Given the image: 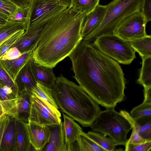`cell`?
I'll return each mask as SVG.
<instances>
[{
  "label": "cell",
  "instance_id": "obj_1",
  "mask_svg": "<svg viewBox=\"0 0 151 151\" xmlns=\"http://www.w3.org/2000/svg\"><path fill=\"white\" fill-rule=\"evenodd\" d=\"M79 85L99 104L114 108L125 98L124 74L118 63L93 42L81 40L68 56Z\"/></svg>",
  "mask_w": 151,
  "mask_h": 151
},
{
  "label": "cell",
  "instance_id": "obj_2",
  "mask_svg": "<svg viewBox=\"0 0 151 151\" xmlns=\"http://www.w3.org/2000/svg\"><path fill=\"white\" fill-rule=\"evenodd\" d=\"M84 15L72 5L63 9L49 22L33 51L35 63L53 68L68 56L82 40Z\"/></svg>",
  "mask_w": 151,
  "mask_h": 151
},
{
  "label": "cell",
  "instance_id": "obj_3",
  "mask_svg": "<svg viewBox=\"0 0 151 151\" xmlns=\"http://www.w3.org/2000/svg\"><path fill=\"white\" fill-rule=\"evenodd\" d=\"M52 90L59 109L83 127H90L101 111L79 85L62 74L57 77Z\"/></svg>",
  "mask_w": 151,
  "mask_h": 151
},
{
  "label": "cell",
  "instance_id": "obj_4",
  "mask_svg": "<svg viewBox=\"0 0 151 151\" xmlns=\"http://www.w3.org/2000/svg\"><path fill=\"white\" fill-rule=\"evenodd\" d=\"M142 0H113L106 5L104 18L98 27L84 37V41L93 42L98 36L113 34L118 25L129 16L140 11Z\"/></svg>",
  "mask_w": 151,
  "mask_h": 151
},
{
  "label": "cell",
  "instance_id": "obj_5",
  "mask_svg": "<svg viewBox=\"0 0 151 151\" xmlns=\"http://www.w3.org/2000/svg\"><path fill=\"white\" fill-rule=\"evenodd\" d=\"M92 131L108 136L118 145H125L127 135L132 126L128 120L114 108L101 111L91 126Z\"/></svg>",
  "mask_w": 151,
  "mask_h": 151
},
{
  "label": "cell",
  "instance_id": "obj_6",
  "mask_svg": "<svg viewBox=\"0 0 151 151\" xmlns=\"http://www.w3.org/2000/svg\"><path fill=\"white\" fill-rule=\"evenodd\" d=\"M103 53L118 63L128 65L135 58V51L129 42L114 34L103 35L93 42Z\"/></svg>",
  "mask_w": 151,
  "mask_h": 151
},
{
  "label": "cell",
  "instance_id": "obj_7",
  "mask_svg": "<svg viewBox=\"0 0 151 151\" xmlns=\"http://www.w3.org/2000/svg\"><path fill=\"white\" fill-rule=\"evenodd\" d=\"M60 11L59 8H55L35 20L30 22L27 20L24 32L9 48L16 47L22 54L34 50L46 25Z\"/></svg>",
  "mask_w": 151,
  "mask_h": 151
},
{
  "label": "cell",
  "instance_id": "obj_8",
  "mask_svg": "<svg viewBox=\"0 0 151 151\" xmlns=\"http://www.w3.org/2000/svg\"><path fill=\"white\" fill-rule=\"evenodd\" d=\"M147 22L140 11L132 13L117 26L113 34L129 41L147 35L145 31Z\"/></svg>",
  "mask_w": 151,
  "mask_h": 151
},
{
  "label": "cell",
  "instance_id": "obj_9",
  "mask_svg": "<svg viewBox=\"0 0 151 151\" xmlns=\"http://www.w3.org/2000/svg\"><path fill=\"white\" fill-rule=\"evenodd\" d=\"M32 104L28 122L52 127L61 122L60 117L51 110L39 98L32 93Z\"/></svg>",
  "mask_w": 151,
  "mask_h": 151
},
{
  "label": "cell",
  "instance_id": "obj_10",
  "mask_svg": "<svg viewBox=\"0 0 151 151\" xmlns=\"http://www.w3.org/2000/svg\"><path fill=\"white\" fill-rule=\"evenodd\" d=\"M27 127L30 143L36 151H42L50 139V127L27 122Z\"/></svg>",
  "mask_w": 151,
  "mask_h": 151
},
{
  "label": "cell",
  "instance_id": "obj_11",
  "mask_svg": "<svg viewBox=\"0 0 151 151\" xmlns=\"http://www.w3.org/2000/svg\"><path fill=\"white\" fill-rule=\"evenodd\" d=\"M107 6L99 4L92 12L84 15L81 30L82 39L95 29L103 21Z\"/></svg>",
  "mask_w": 151,
  "mask_h": 151
},
{
  "label": "cell",
  "instance_id": "obj_12",
  "mask_svg": "<svg viewBox=\"0 0 151 151\" xmlns=\"http://www.w3.org/2000/svg\"><path fill=\"white\" fill-rule=\"evenodd\" d=\"M19 95L11 87L0 83V102L4 114L15 118Z\"/></svg>",
  "mask_w": 151,
  "mask_h": 151
},
{
  "label": "cell",
  "instance_id": "obj_13",
  "mask_svg": "<svg viewBox=\"0 0 151 151\" xmlns=\"http://www.w3.org/2000/svg\"><path fill=\"white\" fill-rule=\"evenodd\" d=\"M32 59L20 70L14 81L19 95L26 91L31 92L36 86L37 82L34 78L31 66Z\"/></svg>",
  "mask_w": 151,
  "mask_h": 151
},
{
  "label": "cell",
  "instance_id": "obj_14",
  "mask_svg": "<svg viewBox=\"0 0 151 151\" xmlns=\"http://www.w3.org/2000/svg\"><path fill=\"white\" fill-rule=\"evenodd\" d=\"M31 66L36 81L52 88L57 78L53 69L40 65L34 62L32 59Z\"/></svg>",
  "mask_w": 151,
  "mask_h": 151
},
{
  "label": "cell",
  "instance_id": "obj_15",
  "mask_svg": "<svg viewBox=\"0 0 151 151\" xmlns=\"http://www.w3.org/2000/svg\"><path fill=\"white\" fill-rule=\"evenodd\" d=\"M50 127L51 133L50 139L42 151H67L63 122Z\"/></svg>",
  "mask_w": 151,
  "mask_h": 151
},
{
  "label": "cell",
  "instance_id": "obj_16",
  "mask_svg": "<svg viewBox=\"0 0 151 151\" xmlns=\"http://www.w3.org/2000/svg\"><path fill=\"white\" fill-rule=\"evenodd\" d=\"M33 51V50H31L24 53L16 59L0 60L3 68L14 82L20 70L32 59Z\"/></svg>",
  "mask_w": 151,
  "mask_h": 151
},
{
  "label": "cell",
  "instance_id": "obj_17",
  "mask_svg": "<svg viewBox=\"0 0 151 151\" xmlns=\"http://www.w3.org/2000/svg\"><path fill=\"white\" fill-rule=\"evenodd\" d=\"M63 3L58 0H31L30 21L40 17Z\"/></svg>",
  "mask_w": 151,
  "mask_h": 151
},
{
  "label": "cell",
  "instance_id": "obj_18",
  "mask_svg": "<svg viewBox=\"0 0 151 151\" xmlns=\"http://www.w3.org/2000/svg\"><path fill=\"white\" fill-rule=\"evenodd\" d=\"M31 93L33 95L40 99L51 110L61 117V113L53 96L51 88L37 82Z\"/></svg>",
  "mask_w": 151,
  "mask_h": 151
},
{
  "label": "cell",
  "instance_id": "obj_19",
  "mask_svg": "<svg viewBox=\"0 0 151 151\" xmlns=\"http://www.w3.org/2000/svg\"><path fill=\"white\" fill-rule=\"evenodd\" d=\"M16 118L10 116L2 138L0 151H16Z\"/></svg>",
  "mask_w": 151,
  "mask_h": 151
},
{
  "label": "cell",
  "instance_id": "obj_20",
  "mask_svg": "<svg viewBox=\"0 0 151 151\" xmlns=\"http://www.w3.org/2000/svg\"><path fill=\"white\" fill-rule=\"evenodd\" d=\"M32 93L26 91L19 94L15 118L27 122L32 104Z\"/></svg>",
  "mask_w": 151,
  "mask_h": 151
},
{
  "label": "cell",
  "instance_id": "obj_21",
  "mask_svg": "<svg viewBox=\"0 0 151 151\" xmlns=\"http://www.w3.org/2000/svg\"><path fill=\"white\" fill-rule=\"evenodd\" d=\"M16 118V151H28L30 145L27 122Z\"/></svg>",
  "mask_w": 151,
  "mask_h": 151
},
{
  "label": "cell",
  "instance_id": "obj_22",
  "mask_svg": "<svg viewBox=\"0 0 151 151\" xmlns=\"http://www.w3.org/2000/svg\"><path fill=\"white\" fill-rule=\"evenodd\" d=\"M27 20H9L5 23L0 24V46L9 37L19 31L25 29Z\"/></svg>",
  "mask_w": 151,
  "mask_h": 151
},
{
  "label": "cell",
  "instance_id": "obj_23",
  "mask_svg": "<svg viewBox=\"0 0 151 151\" xmlns=\"http://www.w3.org/2000/svg\"><path fill=\"white\" fill-rule=\"evenodd\" d=\"M63 114L65 140L67 145H68L76 141L82 129L73 119L63 113Z\"/></svg>",
  "mask_w": 151,
  "mask_h": 151
},
{
  "label": "cell",
  "instance_id": "obj_24",
  "mask_svg": "<svg viewBox=\"0 0 151 151\" xmlns=\"http://www.w3.org/2000/svg\"><path fill=\"white\" fill-rule=\"evenodd\" d=\"M142 58L151 57V36L148 35L128 41Z\"/></svg>",
  "mask_w": 151,
  "mask_h": 151
},
{
  "label": "cell",
  "instance_id": "obj_25",
  "mask_svg": "<svg viewBox=\"0 0 151 151\" xmlns=\"http://www.w3.org/2000/svg\"><path fill=\"white\" fill-rule=\"evenodd\" d=\"M87 135L106 151H115L118 144L110 137L99 132L89 131Z\"/></svg>",
  "mask_w": 151,
  "mask_h": 151
},
{
  "label": "cell",
  "instance_id": "obj_26",
  "mask_svg": "<svg viewBox=\"0 0 151 151\" xmlns=\"http://www.w3.org/2000/svg\"><path fill=\"white\" fill-rule=\"evenodd\" d=\"M142 59V66L137 83L144 88L151 87V57Z\"/></svg>",
  "mask_w": 151,
  "mask_h": 151
},
{
  "label": "cell",
  "instance_id": "obj_27",
  "mask_svg": "<svg viewBox=\"0 0 151 151\" xmlns=\"http://www.w3.org/2000/svg\"><path fill=\"white\" fill-rule=\"evenodd\" d=\"M76 141L79 151H106L83 131L79 134Z\"/></svg>",
  "mask_w": 151,
  "mask_h": 151
},
{
  "label": "cell",
  "instance_id": "obj_28",
  "mask_svg": "<svg viewBox=\"0 0 151 151\" xmlns=\"http://www.w3.org/2000/svg\"><path fill=\"white\" fill-rule=\"evenodd\" d=\"M21 7L11 0H0V17L7 20H11Z\"/></svg>",
  "mask_w": 151,
  "mask_h": 151
},
{
  "label": "cell",
  "instance_id": "obj_29",
  "mask_svg": "<svg viewBox=\"0 0 151 151\" xmlns=\"http://www.w3.org/2000/svg\"><path fill=\"white\" fill-rule=\"evenodd\" d=\"M134 121L138 124L140 136L146 141H151V116L141 118Z\"/></svg>",
  "mask_w": 151,
  "mask_h": 151
},
{
  "label": "cell",
  "instance_id": "obj_30",
  "mask_svg": "<svg viewBox=\"0 0 151 151\" xmlns=\"http://www.w3.org/2000/svg\"><path fill=\"white\" fill-rule=\"evenodd\" d=\"M100 0H72V5L84 15L88 14L99 4Z\"/></svg>",
  "mask_w": 151,
  "mask_h": 151
},
{
  "label": "cell",
  "instance_id": "obj_31",
  "mask_svg": "<svg viewBox=\"0 0 151 151\" xmlns=\"http://www.w3.org/2000/svg\"><path fill=\"white\" fill-rule=\"evenodd\" d=\"M129 114L134 120L151 116V102L144 101L141 104L133 108Z\"/></svg>",
  "mask_w": 151,
  "mask_h": 151
},
{
  "label": "cell",
  "instance_id": "obj_32",
  "mask_svg": "<svg viewBox=\"0 0 151 151\" xmlns=\"http://www.w3.org/2000/svg\"><path fill=\"white\" fill-rule=\"evenodd\" d=\"M26 29L20 30L12 35L5 41L0 46V59L24 33Z\"/></svg>",
  "mask_w": 151,
  "mask_h": 151
},
{
  "label": "cell",
  "instance_id": "obj_33",
  "mask_svg": "<svg viewBox=\"0 0 151 151\" xmlns=\"http://www.w3.org/2000/svg\"><path fill=\"white\" fill-rule=\"evenodd\" d=\"M0 83L12 88L19 94L18 91L14 82L6 71L0 60Z\"/></svg>",
  "mask_w": 151,
  "mask_h": 151
},
{
  "label": "cell",
  "instance_id": "obj_34",
  "mask_svg": "<svg viewBox=\"0 0 151 151\" xmlns=\"http://www.w3.org/2000/svg\"><path fill=\"white\" fill-rule=\"evenodd\" d=\"M125 150L126 151H150L151 141H147L138 143H126Z\"/></svg>",
  "mask_w": 151,
  "mask_h": 151
},
{
  "label": "cell",
  "instance_id": "obj_35",
  "mask_svg": "<svg viewBox=\"0 0 151 151\" xmlns=\"http://www.w3.org/2000/svg\"><path fill=\"white\" fill-rule=\"evenodd\" d=\"M140 12L147 22L151 20V0H142Z\"/></svg>",
  "mask_w": 151,
  "mask_h": 151
},
{
  "label": "cell",
  "instance_id": "obj_36",
  "mask_svg": "<svg viewBox=\"0 0 151 151\" xmlns=\"http://www.w3.org/2000/svg\"><path fill=\"white\" fill-rule=\"evenodd\" d=\"M22 54L17 47H12L6 51L0 60H5L16 59L20 57Z\"/></svg>",
  "mask_w": 151,
  "mask_h": 151
},
{
  "label": "cell",
  "instance_id": "obj_37",
  "mask_svg": "<svg viewBox=\"0 0 151 151\" xmlns=\"http://www.w3.org/2000/svg\"><path fill=\"white\" fill-rule=\"evenodd\" d=\"M132 131L131 136L127 143H138L145 142L146 141L143 139L139 135L137 129L132 125Z\"/></svg>",
  "mask_w": 151,
  "mask_h": 151
},
{
  "label": "cell",
  "instance_id": "obj_38",
  "mask_svg": "<svg viewBox=\"0 0 151 151\" xmlns=\"http://www.w3.org/2000/svg\"><path fill=\"white\" fill-rule=\"evenodd\" d=\"M10 116L4 114L0 118V147L2 138L9 122Z\"/></svg>",
  "mask_w": 151,
  "mask_h": 151
},
{
  "label": "cell",
  "instance_id": "obj_39",
  "mask_svg": "<svg viewBox=\"0 0 151 151\" xmlns=\"http://www.w3.org/2000/svg\"><path fill=\"white\" fill-rule=\"evenodd\" d=\"M144 101L151 102V87L144 88Z\"/></svg>",
  "mask_w": 151,
  "mask_h": 151
},
{
  "label": "cell",
  "instance_id": "obj_40",
  "mask_svg": "<svg viewBox=\"0 0 151 151\" xmlns=\"http://www.w3.org/2000/svg\"><path fill=\"white\" fill-rule=\"evenodd\" d=\"M20 7H24L29 6L31 0H11Z\"/></svg>",
  "mask_w": 151,
  "mask_h": 151
},
{
  "label": "cell",
  "instance_id": "obj_41",
  "mask_svg": "<svg viewBox=\"0 0 151 151\" xmlns=\"http://www.w3.org/2000/svg\"><path fill=\"white\" fill-rule=\"evenodd\" d=\"M62 2L69 6H70L72 4V0H58Z\"/></svg>",
  "mask_w": 151,
  "mask_h": 151
},
{
  "label": "cell",
  "instance_id": "obj_42",
  "mask_svg": "<svg viewBox=\"0 0 151 151\" xmlns=\"http://www.w3.org/2000/svg\"><path fill=\"white\" fill-rule=\"evenodd\" d=\"M4 114L3 109L0 102V117Z\"/></svg>",
  "mask_w": 151,
  "mask_h": 151
},
{
  "label": "cell",
  "instance_id": "obj_43",
  "mask_svg": "<svg viewBox=\"0 0 151 151\" xmlns=\"http://www.w3.org/2000/svg\"><path fill=\"white\" fill-rule=\"evenodd\" d=\"M7 21L6 19L0 17V24L4 23Z\"/></svg>",
  "mask_w": 151,
  "mask_h": 151
},
{
  "label": "cell",
  "instance_id": "obj_44",
  "mask_svg": "<svg viewBox=\"0 0 151 151\" xmlns=\"http://www.w3.org/2000/svg\"><path fill=\"white\" fill-rule=\"evenodd\" d=\"M1 117H0V118Z\"/></svg>",
  "mask_w": 151,
  "mask_h": 151
}]
</instances>
